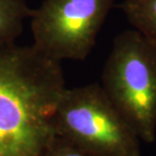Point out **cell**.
Returning <instances> with one entry per match:
<instances>
[{
    "mask_svg": "<svg viewBox=\"0 0 156 156\" xmlns=\"http://www.w3.org/2000/svg\"><path fill=\"white\" fill-rule=\"evenodd\" d=\"M53 126L56 135L95 156H141V140L101 84L65 89Z\"/></svg>",
    "mask_w": 156,
    "mask_h": 156,
    "instance_id": "obj_3",
    "label": "cell"
},
{
    "mask_svg": "<svg viewBox=\"0 0 156 156\" xmlns=\"http://www.w3.org/2000/svg\"><path fill=\"white\" fill-rule=\"evenodd\" d=\"M101 87L140 140L156 138V44L136 30L116 37Z\"/></svg>",
    "mask_w": 156,
    "mask_h": 156,
    "instance_id": "obj_2",
    "label": "cell"
},
{
    "mask_svg": "<svg viewBox=\"0 0 156 156\" xmlns=\"http://www.w3.org/2000/svg\"><path fill=\"white\" fill-rule=\"evenodd\" d=\"M120 7L135 30L156 44V0H125Z\"/></svg>",
    "mask_w": 156,
    "mask_h": 156,
    "instance_id": "obj_6",
    "label": "cell"
},
{
    "mask_svg": "<svg viewBox=\"0 0 156 156\" xmlns=\"http://www.w3.org/2000/svg\"><path fill=\"white\" fill-rule=\"evenodd\" d=\"M30 14L26 0H0V45L15 43Z\"/></svg>",
    "mask_w": 156,
    "mask_h": 156,
    "instance_id": "obj_5",
    "label": "cell"
},
{
    "mask_svg": "<svg viewBox=\"0 0 156 156\" xmlns=\"http://www.w3.org/2000/svg\"><path fill=\"white\" fill-rule=\"evenodd\" d=\"M45 156H95L68 140L56 135Z\"/></svg>",
    "mask_w": 156,
    "mask_h": 156,
    "instance_id": "obj_7",
    "label": "cell"
},
{
    "mask_svg": "<svg viewBox=\"0 0 156 156\" xmlns=\"http://www.w3.org/2000/svg\"><path fill=\"white\" fill-rule=\"evenodd\" d=\"M67 87L61 62L35 46L0 45V156H45Z\"/></svg>",
    "mask_w": 156,
    "mask_h": 156,
    "instance_id": "obj_1",
    "label": "cell"
},
{
    "mask_svg": "<svg viewBox=\"0 0 156 156\" xmlns=\"http://www.w3.org/2000/svg\"><path fill=\"white\" fill-rule=\"evenodd\" d=\"M114 0H44L30 14L33 45L55 60H84Z\"/></svg>",
    "mask_w": 156,
    "mask_h": 156,
    "instance_id": "obj_4",
    "label": "cell"
}]
</instances>
